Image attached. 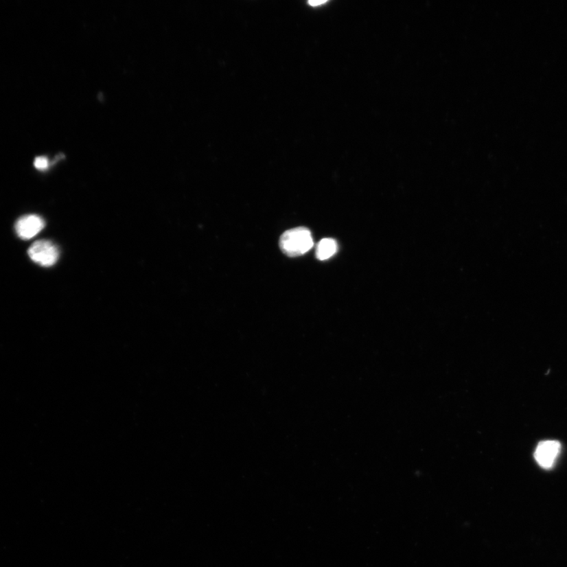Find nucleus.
I'll return each mask as SVG.
<instances>
[{
  "mask_svg": "<svg viewBox=\"0 0 567 567\" xmlns=\"http://www.w3.org/2000/svg\"><path fill=\"white\" fill-rule=\"evenodd\" d=\"M279 245L284 254L288 257H298L311 250L314 242L308 229L299 227L284 233L280 238Z\"/></svg>",
  "mask_w": 567,
  "mask_h": 567,
  "instance_id": "1",
  "label": "nucleus"
},
{
  "mask_svg": "<svg viewBox=\"0 0 567 567\" xmlns=\"http://www.w3.org/2000/svg\"><path fill=\"white\" fill-rule=\"evenodd\" d=\"M30 259L43 266H51L58 259L56 246L48 240H40L31 246L28 251Z\"/></svg>",
  "mask_w": 567,
  "mask_h": 567,
  "instance_id": "2",
  "label": "nucleus"
},
{
  "mask_svg": "<svg viewBox=\"0 0 567 567\" xmlns=\"http://www.w3.org/2000/svg\"><path fill=\"white\" fill-rule=\"evenodd\" d=\"M561 452V443L557 441L539 443L534 453L535 459L540 467L550 470L554 467Z\"/></svg>",
  "mask_w": 567,
  "mask_h": 567,
  "instance_id": "3",
  "label": "nucleus"
},
{
  "mask_svg": "<svg viewBox=\"0 0 567 567\" xmlns=\"http://www.w3.org/2000/svg\"><path fill=\"white\" fill-rule=\"evenodd\" d=\"M45 226V221L40 217L30 215L19 218L15 224V230L20 238L30 240L36 236Z\"/></svg>",
  "mask_w": 567,
  "mask_h": 567,
  "instance_id": "4",
  "label": "nucleus"
},
{
  "mask_svg": "<svg viewBox=\"0 0 567 567\" xmlns=\"http://www.w3.org/2000/svg\"><path fill=\"white\" fill-rule=\"evenodd\" d=\"M338 246L336 240L331 238H325L318 244L316 257L319 260H326L334 256L338 251Z\"/></svg>",
  "mask_w": 567,
  "mask_h": 567,
  "instance_id": "5",
  "label": "nucleus"
},
{
  "mask_svg": "<svg viewBox=\"0 0 567 567\" xmlns=\"http://www.w3.org/2000/svg\"><path fill=\"white\" fill-rule=\"evenodd\" d=\"M49 162L45 157H36L34 160V167L38 170H45L48 168Z\"/></svg>",
  "mask_w": 567,
  "mask_h": 567,
  "instance_id": "6",
  "label": "nucleus"
},
{
  "mask_svg": "<svg viewBox=\"0 0 567 567\" xmlns=\"http://www.w3.org/2000/svg\"><path fill=\"white\" fill-rule=\"evenodd\" d=\"M326 1H310V2H308V3L310 5H312V7H315V6H318V5L323 4Z\"/></svg>",
  "mask_w": 567,
  "mask_h": 567,
  "instance_id": "7",
  "label": "nucleus"
}]
</instances>
